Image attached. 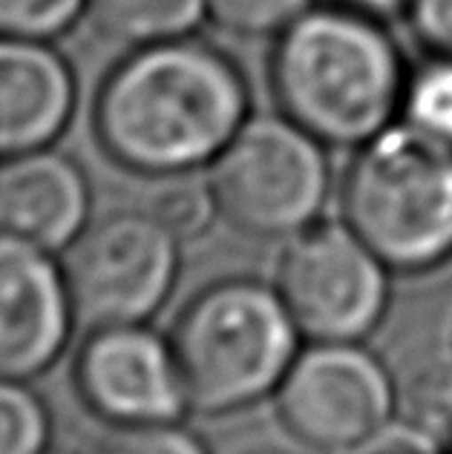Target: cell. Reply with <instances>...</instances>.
Segmentation results:
<instances>
[{
  "mask_svg": "<svg viewBox=\"0 0 452 454\" xmlns=\"http://www.w3.org/2000/svg\"><path fill=\"white\" fill-rule=\"evenodd\" d=\"M254 113L240 61L196 35L124 50L99 81L95 147L139 178L205 173Z\"/></svg>",
  "mask_w": 452,
  "mask_h": 454,
  "instance_id": "6da1fadb",
  "label": "cell"
},
{
  "mask_svg": "<svg viewBox=\"0 0 452 454\" xmlns=\"http://www.w3.org/2000/svg\"><path fill=\"white\" fill-rule=\"evenodd\" d=\"M409 69L389 20L326 0L271 38L266 81L277 113L329 150H354L400 121Z\"/></svg>",
  "mask_w": 452,
  "mask_h": 454,
  "instance_id": "7a4b0ae2",
  "label": "cell"
},
{
  "mask_svg": "<svg viewBox=\"0 0 452 454\" xmlns=\"http://www.w3.org/2000/svg\"><path fill=\"white\" fill-rule=\"evenodd\" d=\"M337 219L395 273L452 262V147L409 121L354 147L337 182Z\"/></svg>",
  "mask_w": 452,
  "mask_h": 454,
  "instance_id": "3957f363",
  "label": "cell"
},
{
  "mask_svg": "<svg viewBox=\"0 0 452 454\" xmlns=\"http://www.w3.org/2000/svg\"><path fill=\"white\" fill-rule=\"evenodd\" d=\"M190 414L228 417L266 403L303 348L271 282L222 277L187 296L168 331Z\"/></svg>",
  "mask_w": 452,
  "mask_h": 454,
  "instance_id": "277c9868",
  "label": "cell"
},
{
  "mask_svg": "<svg viewBox=\"0 0 452 454\" xmlns=\"http://www.w3.org/2000/svg\"><path fill=\"white\" fill-rule=\"evenodd\" d=\"M205 182L236 233L285 242L323 219L335 190L329 147L282 113H251L210 161Z\"/></svg>",
  "mask_w": 452,
  "mask_h": 454,
  "instance_id": "5b68a950",
  "label": "cell"
},
{
  "mask_svg": "<svg viewBox=\"0 0 452 454\" xmlns=\"http://www.w3.org/2000/svg\"><path fill=\"white\" fill-rule=\"evenodd\" d=\"M58 259L78 325H141L176 291L182 242L145 207H130L92 216Z\"/></svg>",
  "mask_w": 452,
  "mask_h": 454,
  "instance_id": "8992f818",
  "label": "cell"
},
{
  "mask_svg": "<svg viewBox=\"0 0 452 454\" xmlns=\"http://www.w3.org/2000/svg\"><path fill=\"white\" fill-rule=\"evenodd\" d=\"M392 273L340 219L285 239L271 285L303 342H366L384 325Z\"/></svg>",
  "mask_w": 452,
  "mask_h": 454,
  "instance_id": "52a82bcc",
  "label": "cell"
},
{
  "mask_svg": "<svg viewBox=\"0 0 452 454\" xmlns=\"http://www.w3.org/2000/svg\"><path fill=\"white\" fill-rule=\"evenodd\" d=\"M271 403L297 446L352 454L398 420V380L366 342H303Z\"/></svg>",
  "mask_w": 452,
  "mask_h": 454,
  "instance_id": "ba28073f",
  "label": "cell"
},
{
  "mask_svg": "<svg viewBox=\"0 0 452 454\" xmlns=\"http://www.w3.org/2000/svg\"><path fill=\"white\" fill-rule=\"evenodd\" d=\"M69 377L81 405L110 428L173 423L190 414L173 345L150 322L90 328Z\"/></svg>",
  "mask_w": 452,
  "mask_h": 454,
  "instance_id": "9c48e42d",
  "label": "cell"
},
{
  "mask_svg": "<svg viewBox=\"0 0 452 454\" xmlns=\"http://www.w3.org/2000/svg\"><path fill=\"white\" fill-rule=\"evenodd\" d=\"M75 325L61 259L0 233V377H44L67 354Z\"/></svg>",
  "mask_w": 452,
  "mask_h": 454,
  "instance_id": "30bf717a",
  "label": "cell"
},
{
  "mask_svg": "<svg viewBox=\"0 0 452 454\" xmlns=\"http://www.w3.org/2000/svg\"><path fill=\"white\" fill-rule=\"evenodd\" d=\"M75 110L78 75L55 41L0 35V161L55 147Z\"/></svg>",
  "mask_w": 452,
  "mask_h": 454,
  "instance_id": "8fae6325",
  "label": "cell"
},
{
  "mask_svg": "<svg viewBox=\"0 0 452 454\" xmlns=\"http://www.w3.org/2000/svg\"><path fill=\"white\" fill-rule=\"evenodd\" d=\"M92 222V184L73 155L46 147L0 161V233L50 254Z\"/></svg>",
  "mask_w": 452,
  "mask_h": 454,
  "instance_id": "7c38bea8",
  "label": "cell"
},
{
  "mask_svg": "<svg viewBox=\"0 0 452 454\" xmlns=\"http://www.w3.org/2000/svg\"><path fill=\"white\" fill-rule=\"evenodd\" d=\"M84 23L104 43L139 50L196 35L208 12L205 0H87Z\"/></svg>",
  "mask_w": 452,
  "mask_h": 454,
  "instance_id": "4fadbf2b",
  "label": "cell"
},
{
  "mask_svg": "<svg viewBox=\"0 0 452 454\" xmlns=\"http://www.w3.org/2000/svg\"><path fill=\"white\" fill-rule=\"evenodd\" d=\"M145 210L182 245L199 242L219 222L217 201H213L205 176L199 173L156 178Z\"/></svg>",
  "mask_w": 452,
  "mask_h": 454,
  "instance_id": "5bb4252c",
  "label": "cell"
},
{
  "mask_svg": "<svg viewBox=\"0 0 452 454\" xmlns=\"http://www.w3.org/2000/svg\"><path fill=\"white\" fill-rule=\"evenodd\" d=\"M400 423L418 428L444 449L452 440V360L424 363L407 382H398Z\"/></svg>",
  "mask_w": 452,
  "mask_h": 454,
  "instance_id": "9a60e30c",
  "label": "cell"
},
{
  "mask_svg": "<svg viewBox=\"0 0 452 454\" xmlns=\"http://www.w3.org/2000/svg\"><path fill=\"white\" fill-rule=\"evenodd\" d=\"M400 118L452 147V55H426L409 69Z\"/></svg>",
  "mask_w": 452,
  "mask_h": 454,
  "instance_id": "2e32d148",
  "label": "cell"
},
{
  "mask_svg": "<svg viewBox=\"0 0 452 454\" xmlns=\"http://www.w3.org/2000/svg\"><path fill=\"white\" fill-rule=\"evenodd\" d=\"M52 414L27 380L0 377V454H41L50 449Z\"/></svg>",
  "mask_w": 452,
  "mask_h": 454,
  "instance_id": "e0dca14e",
  "label": "cell"
},
{
  "mask_svg": "<svg viewBox=\"0 0 452 454\" xmlns=\"http://www.w3.org/2000/svg\"><path fill=\"white\" fill-rule=\"evenodd\" d=\"M314 0H205L208 23L234 38H277Z\"/></svg>",
  "mask_w": 452,
  "mask_h": 454,
  "instance_id": "ac0fdd59",
  "label": "cell"
},
{
  "mask_svg": "<svg viewBox=\"0 0 452 454\" xmlns=\"http://www.w3.org/2000/svg\"><path fill=\"white\" fill-rule=\"evenodd\" d=\"M87 0H0V35L61 41L84 20Z\"/></svg>",
  "mask_w": 452,
  "mask_h": 454,
  "instance_id": "d6986e66",
  "label": "cell"
},
{
  "mask_svg": "<svg viewBox=\"0 0 452 454\" xmlns=\"http://www.w3.org/2000/svg\"><path fill=\"white\" fill-rule=\"evenodd\" d=\"M92 454H210L199 432L185 420L110 428Z\"/></svg>",
  "mask_w": 452,
  "mask_h": 454,
  "instance_id": "ffe728a7",
  "label": "cell"
},
{
  "mask_svg": "<svg viewBox=\"0 0 452 454\" xmlns=\"http://www.w3.org/2000/svg\"><path fill=\"white\" fill-rule=\"evenodd\" d=\"M403 20L426 55H452V0H409Z\"/></svg>",
  "mask_w": 452,
  "mask_h": 454,
  "instance_id": "44dd1931",
  "label": "cell"
},
{
  "mask_svg": "<svg viewBox=\"0 0 452 454\" xmlns=\"http://www.w3.org/2000/svg\"><path fill=\"white\" fill-rule=\"evenodd\" d=\"M352 454H447V449L418 428L395 420L386 432H380L375 440H369L363 449Z\"/></svg>",
  "mask_w": 452,
  "mask_h": 454,
  "instance_id": "7402d4cb",
  "label": "cell"
},
{
  "mask_svg": "<svg viewBox=\"0 0 452 454\" xmlns=\"http://www.w3.org/2000/svg\"><path fill=\"white\" fill-rule=\"evenodd\" d=\"M335 4H343V6H352L358 12H366V15L392 20V18H403V9H407L409 0H335Z\"/></svg>",
  "mask_w": 452,
  "mask_h": 454,
  "instance_id": "603a6c76",
  "label": "cell"
},
{
  "mask_svg": "<svg viewBox=\"0 0 452 454\" xmlns=\"http://www.w3.org/2000/svg\"><path fill=\"white\" fill-rule=\"evenodd\" d=\"M245 454H289V451H277V449H254V451H245Z\"/></svg>",
  "mask_w": 452,
  "mask_h": 454,
  "instance_id": "cb8c5ba5",
  "label": "cell"
},
{
  "mask_svg": "<svg viewBox=\"0 0 452 454\" xmlns=\"http://www.w3.org/2000/svg\"><path fill=\"white\" fill-rule=\"evenodd\" d=\"M41 454H78V451H69V449H46V451H41Z\"/></svg>",
  "mask_w": 452,
  "mask_h": 454,
  "instance_id": "d4e9b609",
  "label": "cell"
},
{
  "mask_svg": "<svg viewBox=\"0 0 452 454\" xmlns=\"http://www.w3.org/2000/svg\"><path fill=\"white\" fill-rule=\"evenodd\" d=\"M447 454H452V440H449V446H447Z\"/></svg>",
  "mask_w": 452,
  "mask_h": 454,
  "instance_id": "484cf974",
  "label": "cell"
}]
</instances>
